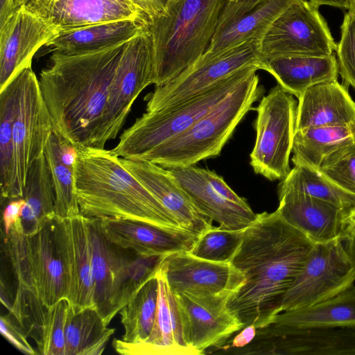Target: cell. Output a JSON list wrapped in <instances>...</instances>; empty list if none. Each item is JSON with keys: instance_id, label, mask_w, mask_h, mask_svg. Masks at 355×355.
<instances>
[{"instance_id": "1", "label": "cell", "mask_w": 355, "mask_h": 355, "mask_svg": "<svg viewBox=\"0 0 355 355\" xmlns=\"http://www.w3.org/2000/svg\"><path fill=\"white\" fill-rule=\"evenodd\" d=\"M313 245L277 211L257 214L230 262L245 277L227 304L243 328H261L279 313Z\"/></svg>"}, {"instance_id": "2", "label": "cell", "mask_w": 355, "mask_h": 355, "mask_svg": "<svg viewBox=\"0 0 355 355\" xmlns=\"http://www.w3.org/2000/svg\"><path fill=\"white\" fill-rule=\"evenodd\" d=\"M125 44L80 53L53 52L40 73V87L55 132L77 149L95 147Z\"/></svg>"}, {"instance_id": "3", "label": "cell", "mask_w": 355, "mask_h": 355, "mask_svg": "<svg viewBox=\"0 0 355 355\" xmlns=\"http://www.w3.org/2000/svg\"><path fill=\"white\" fill-rule=\"evenodd\" d=\"M73 173L80 211L84 216L124 218L183 230L111 150L78 148Z\"/></svg>"}, {"instance_id": "4", "label": "cell", "mask_w": 355, "mask_h": 355, "mask_svg": "<svg viewBox=\"0 0 355 355\" xmlns=\"http://www.w3.org/2000/svg\"><path fill=\"white\" fill-rule=\"evenodd\" d=\"M227 1H167L148 27L153 44L155 87L178 76L205 53Z\"/></svg>"}, {"instance_id": "5", "label": "cell", "mask_w": 355, "mask_h": 355, "mask_svg": "<svg viewBox=\"0 0 355 355\" xmlns=\"http://www.w3.org/2000/svg\"><path fill=\"white\" fill-rule=\"evenodd\" d=\"M252 70L232 91L188 129L147 153L140 159L171 169L196 165L220 155L245 115L262 97L263 87Z\"/></svg>"}, {"instance_id": "6", "label": "cell", "mask_w": 355, "mask_h": 355, "mask_svg": "<svg viewBox=\"0 0 355 355\" xmlns=\"http://www.w3.org/2000/svg\"><path fill=\"white\" fill-rule=\"evenodd\" d=\"M86 219L92 246L94 306L108 325L156 272L165 256L142 257L121 248L105 237L99 218Z\"/></svg>"}, {"instance_id": "7", "label": "cell", "mask_w": 355, "mask_h": 355, "mask_svg": "<svg viewBox=\"0 0 355 355\" xmlns=\"http://www.w3.org/2000/svg\"><path fill=\"white\" fill-rule=\"evenodd\" d=\"M53 220L35 234L27 236L20 218L8 233L1 234V254L10 268L15 286L13 293L32 292L47 307L67 297L64 271L55 243Z\"/></svg>"}, {"instance_id": "8", "label": "cell", "mask_w": 355, "mask_h": 355, "mask_svg": "<svg viewBox=\"0 0 355 355\" xmlns=\"http://www.w3.org/2000/svg\"><path fill=\"white\" fill-rule=\"evenodd\" d=\"M257 64L242 67L189 100L174 107L146 112L124 130L112 152L120 158L140 159L191 126L232 91Z\"/></svg>"}, {"instance_id": "9", "label": "cell", "mask_w": 355, "mask_h": 355, "mask_svg": "<svg viewBox=\"0 0 355 355\" xmlns=\"http://www.w3.org/2000/svg\"><path fill=\"white\" fill-rule=\"evenodd\" d=\"M355 282V238L345 233L315 243L285 293L279 313L325 300Z\"/></svg>"}, {"instance_id": "10", "label": "cell", "mask_w": 355, "mask_h": 355, "mask_svg": "<svg viewBox=\"0 0 355 355\" xmlns=\"http://www.w3.org/2000/svg\"><path fill=\"white\" fill-rule=\"evenodd\" d=\"M17 103L13 125V156L8 200L23 197L27 175L33 163L44 155L55 132L52 117L32 67L17 75Z\"/></svg>"}, {"instance_id": "11", "label": "cell", "mask_w": 355, "mask_h": 355, "mask_svg": "<svg viewBox=\"0 0 355 355\" xmlns=\"http://www.w3.org/2000/svg\"><path fill=\"white\" fill-rule=\"evenodd\" d=\"M297 106L293 95L278 84L254 107L256 140L250 164L256 174L270 181L283 180L291 171Z\"/></svg>"}, {"instance_id": "12", "label": "cell", "mask_w": 355, "mask_h": 355, "mask_svg": "<svg viewBox=\"0 0 355 355\" xmlns=\"http://www.w3.org/2000/svg\"><path fill=\"white\" fill-rule=\"evenodd\" d=\"M154 84V54L151 35L145 28L125 42L112 80L95 147L105 148L123 126L139 94Z\"/></svg>"}, {"instance_id": "13", "label": "cell", "mask_w": 355, "mask_h": 355, "mask_svg": "<svg viewBox=\"0 0 355 355\" xmlns=\"http://www.w3.org/2000/svg\"><path fill=\"white\" fill-rule=\"evenodd\" d=\"M336 48L319 6L298 0L277 18L261 40L259 62L277 58L327 56Z\"/></svg>"}, {"instance_id": "14", "label": "cell", "mask_w": 355, "mask_h": 355, "mask_svg": "<svg viewBox=\"0 0 355 355\" xmlns=\"http://www.w3.org/2000/svg\"><path fill=\"white\" fill-rule=\"evenodd\" d=\"M260 42L258 40H250L214 57H200L171 80L155 87L145 98L146 112L174 107L242 67L252 64L259 67Z\"/></svg>"}, {"instance_id": "15", "label": "cell", "mask_w": 355, "mask_h": 355, "mask_svg": "<svg viewBox=\"0 0 355 355\" xmlns=\"http://www.w3.org/2000/svg\"><path fill=\"white\" fill-rule=\"evenodd\" d=\"M236 354L355 355V328L294 327L269 323Z\"/></svg>"}, {"instance_id": "16", "label": "cell", "mask_w": 355, "mask_h": 355, "mask_svg": "<svg viewBox=\"0 0 355 355\" xmlns=\"http://www.w3.org/2000/svg\"><path fill=\"white\" fill-rule=\"evenodd\" d=\"M168 170L197 209L220 227L245 230L256 218L247 200L214 171L195 165Z\"/></svg>"}, {"instance_id": "17", "label": "cell", "mask_w": 355, "mask_h": 355, "mask_svg": "<svg viewBox=\"0 0 355 355\" xmlns=\"http://www.w3.org/2000/svg\"><path fill=\"white\" fill-rule=\"evenodd\" d=\"M183 340L196 355L216 349L243 329L228 307L232 296L176 293Z\"/></svg>"}, {"instance_id": "18", "label": "cell", "mask_w": 355, "mask_h": 355, "mask_svg": "<svg viewBox=\"0 0 355 355\" xmlns=\"http://www.w3.org/2000/svg\"><path fill=\"white\" fill-rule=\"evenodd\" d=\"M54 238L67 286V300L73 312L95 307L92 254L86 217L53 220Z\"/></svg>"}, {"instance_id": "19", "label": "cell", "mask_w": 355, "mask_h": 355, "mask_svg": "<svg viewBox=\"0 0 355 355\" xmlns=\"http://www.w3.org/2000/svg\"><path fill=\"white\" fill-rule=\"evenodd\" d=\"M159 267L174 294L232 296L245 281L243 273L231 263L202 259L187 251L166 255Z\"/></svg>"}, {"instance_id": "20", "label": "cell", "mask_w": 355, "mask_h": 355, "mask_svg": "<svg viewBox=\"0 0 355 355\" xmlns=\"http://www.w3.org/2000/svg\"><path fill=\"white\" fill-rule=\"evenodd\" d=\"M58 34L55 26L24 5L17 8L0 26V89L31 66L36 52Z\"/></svg>"}, {"instance_id": "21", "label": "cell", "mask_w": 355, "mask_h": 355, "mask_svg": "<svg viewBox=\"0 0 355 355\" xmlns=\"http://www.w3.org/2000/svg\"><path fill=\"white\" fill-rule=\"evenodd\" d=\"M24 6L59 33L121 20L149 25L146 14L132 0H28Z\"/></svg>"}, {"instance_id": "22", "label": "cell", "mask_w": 355, "mask_h": 355, "mask_svg": "<svg viewBox=\"0 0 355 355\" xmlns=\"http://www.w3.org/2000/svg\"><path fill=\"white\" fill-rule=\"evenodd\" d=\"M121 165L150 191L170 212L180 227L196 238L211 226L168 169L147 160L120 158Z\"/></svg>"}, {"instance_id": "23", "label": "cell", "mask_w": 355, "mask_h": 355, "mask_svg": "<svg viewBox=\"0 0 355 355\" xmlns=\"http://www.w3.org/2000/svg\"><path fill=\"white\" fill-rule=\"evenodd\" d=\"M277 211L289 225L312 243H320L344 234L348 211L307 194L291 190H278Z\"/></svg>"}, {"instance_id": "24", "label": "cell", "mask_w": 355, "mask_h": 355, "mask_svg": "<svg viewBox=\"0 0 355 355\" xmlns=\"http://www.w3.org/2000/svg\"><path fill=\"white\" fill-rule=\"evenodd\" d=\"M100 225L109 241L142 257L188 252L197 239L184 230L166 229L134 220L105 217L100 218Z\"/></svg>"}, {"instance_id": "25", "label": "cell", "mask_w": 355, "mask_h": 355, "mask_svg": "<svg viewBox=\"0 0 355 355\" xmlns=\"http://www.w3.org/2000/svg\"><path fill=\"white\" fill-rule=\"evenodd\" d=\"M156 273L158 278L157 309L149 338L141 343H128L121 339H114L112 346L116 352L123 355H196L183 340L177 303L159 266Z\"/></svg>"}, {"instance_id": "26", "label": "cell", "mask_w": 355, "mask_h": 355, "mask_svg": "<svg viewBox=\"0 0 355 355\" xmlns=\"http://www.w3.org/2000/svg\"><path fill=\"white\" fill-rule=\"evenodd\" d=\"M352 125H355V102L348 92V86L337 80L313 85L298 98L295 130Z\"/></svg>"}, {"instance_id": "27", "label": "cell", "mask_w": 355, "mask_h": 355, "mask_svg": "<svg viewBox=\"0 0 355 355\" xmlns=\"http://www.w3.org/2000/svg\"><path fill=\"white\" fill-rule=\"evenodd\" d=\"M259 69L270 73L280 86L297 99L309 87L337 80L338 75V61L334 54L266 60L259 62Z\"/></svg>"}, {"instance_id": "28", "label": "cell", "mask_w": 355, "mask_h": 355, "mask_svg": "<svg viewBox=\"0 0 355 355\" xmlns=\"http://www.w3.org/2000/svg\"><path fill=\"white\" fill-rule=\"evenodd\" d=\"M298 0H261L252 10L216 32L200 56L211 58L247 40H261L277 18Z\"/></svg>"}, {"instance_id": "29", "label": "cell", "mask_w": 355, "mask_h": 355, "mask_svg": "<svg viewBox=\"0 0 355 355\" xmlns=\"http://www.w3.org/2000/svg\"><path fill=\"white\" fill-rule=\"evenodd\" d=\"M147 26L137 20L101 23L61 31L46 46L49 51L80 53L125 43Z\"/></svg>"}, {"instance_id": "30", "label": "cell", "mask_w": 355, "mask_h": 355, "mask_svg": "<svg viewBox=\"0 0 355 355\" xmlns=\"http://www.w3.org/2000/svg\"><path fill=\"white\" fill-rule=\"evenodd\" d=\"M270 323L294 327L355 328V285L353 284L313 305L282 311Z\"/></svg>"}, {"instance_id": "31", "label": "cell", "mask_w": 355, "mask_h": 355, "mask_svg": "<svg viewBox=\"0 0 355 355\" xmlns=\"http://www.w3.org/2000/svg\"><path fill=\"white\" fill-rule=\"evenodd\" d=\"M22 198L25 200V205L21 215V223L24 234L31 236L56 217L55 193L44 154L30 167Z\"/></svg>"}, {"instance_id": "32", "label": "cell", "mask_w": 355, "mask_h": 355, "mask_svg": "<svg viewBox=\"0 0 355 355\" xmlns=\"http://www.w3.org/2000/svg\"><path fill=\"white\" fill-rule=\"evenodd\" d=\"M355 141V125L309 127L295 130L292 162L318 169L331 153Z\"/></svg>"}, {"instance_id": "33", "label": "cell", "mask_w": 355, "mask_h": 355, "mask_svg": "<svg viewBox=\"0 0 355 355\" xmlns=\"http://www.w3.org/2000/svg\"><path fill=\"white\" fill-rule=\"evenodd\" d=\"M114 331L107 327L95 307L73 312L70 306L65 327V355H100Z\"/></svg>"}, {"instance_id": "34", "label": "cell", "mask_w": 355, "mask_h": 355, "mask_svg": "<svg viewBox=\"0 0 355 355\" xmlns=\"http://www.w3.org/2000/svg\"><path fill=\"white\" fill-rule=\"evenodd\" d=\"M157 302L158 278L155 272L119 313L124 327L122 340L141 343L149 338L155 321Z\"/></svg>"}, {"instance_id": "35", "label": "cell", "mask_w": 355, "mask_h": 355, "mask_svg": "<svg viewBox=\"0 0 355 355\" xmlns=\"http://www.w3.org/2000/svg\"><path fill=\"white\" fill-rule=\"evenodd\" d=\"M278 190H291L329 202L349 211L355 207V195L351 193L309 166L295 164L279 184Z\"/></svg>"}, {"instance_id": "36", "label": "cell", "mask_w": 355, "mask_h": 355, "mask_svg": "<svg viewBox=\"0 0 355 355\" xmlns=\"http://www.w3.org/2000/svg\"><path fill=\"white\" fill-rule=\"evenodd\" d=\"M17 76L0 89V183L1 201L8 200L13 156L12 132L17 103Z\"/></svg>"}, {"instance_id": "37", "label": "cell", "mask_w": 355, "mask_h": 355, "mask_svg": "<svg viewBox=\"0 0 355 355\" xmlns=\"http://www.w3.org/2000/svg\"><path fill=\"white\" fill-rule=\"evenodd\" d=\"M44 154L52 178L56 217L64 218L80 214L75 190L73 168L67 166L60 159L56 133L53 132L51 136Z\"/></svg>"}, {"instance_id": "38", "label": "cell", "mask_w": 355, "mask_h": 355, "mask_svg": "<svg viewBox=\"0 0 355 355\" xmlns=\"http://www.w3.org/2000/svg\"><path fill=\"white\" fill-rule=\"evenodd\" d=\"M245 230H231L211 225L197 237L188 252L210 261L230 263L242 242Z\"/></svg>"}, {"instance_id": "39", "label": "cell", "mask_w": 355, "mask_h": 355, "mask_svg": "<svg viewBox=\"0 0 355 355\" xmlns=\"http://www.w3.org/2000/svg\"><path fill=\"white\" fill-rule=\"evenodd\" d=\"M70 306L67 298H62L49 308L46 327L36 343L38 354L65 355V327Z\"/></svg>"}, {"instance_id": "40", "label": "cell", "mask_w": 355, "mask_h": 355, "mask_svg": "<svg viewBox=\"0 0 355 355\" xmlns=\"http://www.w3.org/2000/svg\"><path fill=\"white\" fill-rule=\"evenodd\" d=\"M318 170L355 195V141L327 155Z\"/></svg>"}, {"instance_id": "41", "label": "cell", "mask_w": 355, "mask_h": 355, "mask_svg": "<svg viewBox=\"0 0 355 355\" xmlns=\"http://www.w3.org/2000/svg\"><path fill=\"white\" fill-rule=\"evenodd\" d=\"M340 40L337 44L338 73L345 85L355 89V15L347 12L340 26Z\"/></svg>"}, {"instance_id": "42", "label": "cell", "mask_w": 355, "mask_h": 355, "mask_svg": "<svg viewBox=\"0 0 355 355\" xmlns=\"http://www.w3.org/2000/svg\"><path fill=\"white\" fill-rule=\"evenodd\" d=\"M0 331L3 336L21 353L28 355L38 354L29 344L22 327L11 314L1 316Z\"/></svg>"}, {"instance_id": "43", "label": "cell", "mask_w": 355, "mask_h": 355, "mask_svg": "<svg viewBox=\"0 0 355 355\" xmlns=\"http://www.w3.org/2000/svg\"><path fill=\"white\" fill-rule=\"evenodd\" d=\"M261 0H228L219 19L216 32L252 10ZM215 32V33H216Z\"/></svg>"}, {"instance_id": "44", "label": "cell", "mask_w": 355, "mask_h": 355, "mask_svg": "<svg viewBox=\"0 0 355 355\" xmlns=\"http://www.w3.org/2000/svg\"><path fill=\"white\" fill-rule=\"evenodd\" d=\"M25 205L24 198L12 200L6 207L3 212V232L8 233L11 227L21 218Z\"/></svg>"}, {"instance_id": "45", "label": "cell", "mask_w": 355, "mask_h": 355, "mask_svg": "<svg viewBox=\"0 0 355 355\" xmlns=\"http://www.w3.org/2000/svg\"><path fill=\"white\" fill-rule=\"evenodd\" d=\"M56 135L58 136V149L60 159L67 166L73 168L77 157V148L60 135L57 133Z\"/></svg>"}, {"instance_id": "46", "label": "cell", "mask_w": 355, "mask_h": 355, "mask_svg": "<svg viewBox=\"0 0 355 355\" xmlns=\"http://www.w3.org/2000/svg\"><path fill=\"white\" fill-rule=\"evenodd\" d=\"M257 329L254 326H248L238 331L231 342V345L222 346L216 350L228 349L230 348H243L248 345L254 338Z\"/></svg>"}, {"instance_id": "47", "label": "cell", "mask_w": 355, "mask_h": 355, "mask_svg": "<svg viewBox=\"0 0 355 355\" xmlns=\"http://www.w3.org/2000/svg\"><path fill=\"white\" fill-rule=\"evenodd\" d=\"M168 0H134L147 16L149 24L164 9Z\"/></svg>"}, {"instance_id": "48", "label": "cell", "mask_w": 355, "mask_h": 355, "mask_svg": "<svg viewBox=\"0 0 355 355\" xmlns=\"http://www.w3.org/2000/svg\"><path fill=\"white\" fill-rule=\"evenodd\" d=\"M15 9V0H0V26L3 25Z\"/></svg>"}, {"instance_id": "49", "label": "cell", "mask_w": 355, "mask_h": 355, "mask_svg": "<svg viewBox=\"0 0 355 355\" xmlns=\"http://www.w3.org/2000/svg\"><path fill=\"white\" fill-rule=\"evenodd\" d=\"M312 3L320 6H329L340 8L349 10L352 0H309Z\"/></svg>"}, {"instance_id": "50", "label": "cell", "mask_w": 355, "mask_h": 355, "mask_svg": "<svg viewBox=\"0 0 355 355\" xmlns=\"http://www.w3.org/2000/svg\"><path fill=\"white\" fill-rule=\"evenodd\" d=\"M345 232L355 238V207L349 210L345 219Z\"/></svg>"}, {"instance_id": "51", "label": "cell", "mask_w": 355, "mask_h": 355, "mask_svg": "<svg viewBox=\"0 0 355 355\" xmlns=\"http://www.w3.org/2000/svg\"><path fill=\"white\" fill-rule=\"evenodd\" d=\"M28 1V0H15L16 8L26 4Z\"/></svg>"}, {"instance_id": "52", "label": "cell", "mask_w": 355, "mask_h": 355, "mask_svg": "<svg viewBox=\"0 0 355 355\" xmlns=\"http://www.w3.org/2000/svg\"><path fill=\"white\" fill-rule=\"evenodd\" d=\"M348 12L355 15V0H352L351 6Z\"/></svg>"}, {"instance_id": "53", "label": "cell", "mask_w": 355, "mask_h": 355, "mask_svg": "<svg viewBox=\"0 0 355 355\" xmlns=\"http://www.w3.org/2000/svg\"><path fill=\"white\" fill-rule=\"evenodd\" d=\"M132 1L135 3L134 0H132Z\"/></svg>"}]
</instances>
